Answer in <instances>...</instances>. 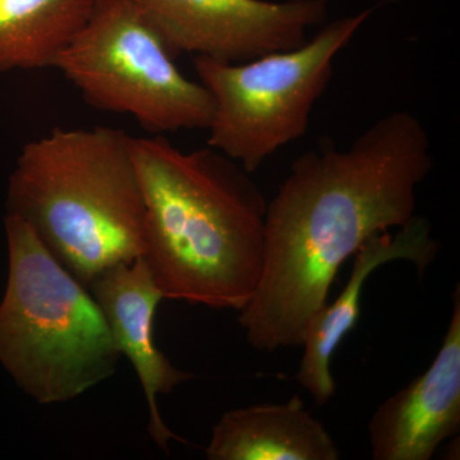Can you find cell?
Wrapping results in <instances>:
<instances>
[{
  "label": "cell",
  "mask_w": 460,
  "mask_h": 460,
  "mask_svg": "<svg viewBox=\"0 0 460 460\" xmlns=\"http://www.w3.org/2000/svg\"><path fill=\"white\" fill-rule=\"evenodd\" d=\"M434 168L416 114L383 115L345 148L302 154L268 201L261 277L239 325L248 344L301 347L339 269L368 238L416 217L420 184Z\"/></svg>",
  "instance_id": "1"
},
{
  "label": "cell",
  "mask_w": 460,
  "mask_h": 460,
  "mask_svg": "<svg viewBox=\"0 0 460 460\" xmlns=\"http://www.w3.org/2000/svg\"><path fill=\"white\" fill-rule=\"evenodd\" d=\"M146 215L144 251L164 298L242 311L263 266L268 199L251 172L213 147L132 137Z\"/></svg>",
  "instance_id": "2"
},
{
  "label": "cell",
  "mask_w": 460,
  "mask_h": 460,
  "mask_svg": "<svg viewBox=\"0 0 460 460\" xmlns=\"http://www.w3.org/2000/svg\"><path fill=\"white\" fill-rule=\"evenodd\" d=\"M131 142L108 127H58L23 146L9 178L8 214L86 288L144 251L146 206Z\"/></svg>",
  "instance_id": "3"
},
{
  "label": "cell",
  "mask_w": 460,
  "mask_h": 460,
  "mask_svg": "<svg viewBox=\"0 0 460 460\" xmlns=\"http://www.w3.org/2000/svg\"><path fill=\"white\" fill-rule=\"evenodd\" d=\"M9 272L0 304V363L40 404H59L113 376L120 352L98 304L31 226L5 215Z\"/></svg>",
  "instance_id": "4"
},
{
  "label": "cell",
  "mask_w": 460,
  "mask_h": 460,
  "mask_svg": "<svg viewBox=\"0 0 460 460\" xmlns=\"http://www.w3.org/2000/svg\"><path fill=\"white\" fill-rule=\"evenodd\" d=\"M370 16L366 9L339 18L298 47L244 62L195 57L196 75L214 104L208 146L253 172L304 137L335 59Z\"/></svg>",
  "instance_id": "5"
},
{
  "label": "cell",
  "mask_w": 460,
  "mask_h": 460,
  "mask_svg": "<svg viewBox=\"0 0 460 460\" xmlns=\"http://www.w3.org/2000/svg\"><path fill=\"white\" fill-rule=\"evenodd\" d=\"M54 68L91 107L129 115L150 135L208 129L213 118L208 91L178 68L129 0H98Z\"/></svg>",
  "instance_id": "6"
},
{
  "label": "cell",
  "mask_w": 460,
  "mask_h": 460,
  "mask_svg": "<svg viewBox=\"0 0 460 460\" xmlns=\"http://www.w3.org/2000/svg\"><path fill=\"white\" fill-rule=\"evenodd\" d=\"M172 56L244 62L292 49L326 18L328 0H129Z\"/></svg>",
  "instance_id": "7"
},
{
  "label": "cell",
  "mask_w": 460,
  "mask_h": 460,
  "mask_svg": "<svg viewBox=\"0 0 460 460\" xmlns=\"http://www.w3.org/2000/svg\"><path fill=\"white\" fill-rule=\"evenodd\" d=\"M460 429V289L428 370L387 398L368 425L372 459L429 460Z\"/></svg>",
  "instance_id": "8"
},
{
  "label": "cell",
  "mask_w": 460,
  "mask_h": 460,
  "mask_svg": "<svg viewBox=\"0 0 460 460\" xmlns=\"http://www.w3.org/2000/svg\"><path fill=\"white\" fill-rule=\"evenodd\" d=\"M120 354H126L144 389L148 410V432L154 443L169 453V441L184 443L165 425L157 396L171 394L190 372L178 370L154 341V317L164 298L142 257L120 262L99 274L89 288Z\"/></svg>",
  "instance_id": "9"
},
{
  "label": "cell",
  "mask_w": 460,
  "mask_h": 460,
  "mask_svg": "<svg viewBox=\"0 0 460 460\" xmlns=\"http://www.w3.org/2000/svg\"><path fill=\"white\" fill-rule=\"evenodd\" d=\"M438 243L432 238L428 222L413 217L396 230L378 233L368 238L354 255L349 279L337 298L323 307L305 330L304 356L296 380L319 405L328 404L335 394L332 361L339 345L356 329L361 314L363 287L380 266L393 261H410L423 272L435 261Z\"/></svg>",
  "instance_id": "10"
},
{
  "label": "cell",
  "mask_w": 460,
  "mask_h": 460,
  "mask_svg": "<svg viewBox=\"0 0 460 460\" xmlns=\"http://www.w3.org/2000/svg\"><path fill=\"white\" fill-rule=\"evenodd\" d=\"M208 460H337V445L298 395L224 413L206 447Z\"/></svg>",
  "instance_id": "11"
},
{
  "label": "cell",
  "mask_w": 460,
  "mask_h": 460,
  "mask_svg": "<svg viewBox=\"0 0 460 460\" xmlns=\"http://www.w3.org/2000/svg\"><path fill=\"white\" fill-rule=\"evenodd\" d=\"M98 0H0V74L54 68Z\"/></svg>",
  "instance_id": "12"
}]
</instances>
